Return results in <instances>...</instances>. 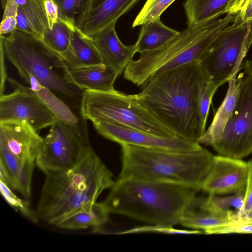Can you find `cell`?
I'll return each instance as SVG.
<instances>
[{
    "instance_id": "obj_1",
    "label": "cell",
    "mask_w": 252,
    "mask_h": 252,
    "mask_svg": "<svg viewBox=\"0 0 252 252\" xmlns=\"http://www.w3.org/2000/svg\"><path fill=\"white\" fill-rule=\"evenodd\" d=\"M208 78L199 62L150 77L136 95L163 125L180 138L197 142L206 130L198 110L200 84Z\"/></svg>"
},
{
    "instance_id": "obj_2",
    "label": "cell",
    "mask_w": 252,
    "mask_h": 252,
    "mask_svg": "<svg viewBox=\"0 0 252 252\" xmlns=\"http://www.w3.org/2000/svg\"><path fill=\"white\" fill-rule=\"evenodd\" d=\"M45 174L36 213L39 219L56 227L95 202L102 192L111 189L115 182L92 147L71 168Z\"/></svg>"
},
{
    "instance_id": "obj_3",
    "label": "cell",
    "mask_w": 252,
    "mask_h": 252,
    "mask_svg": "<svg viewBox=\"0 0 252 252\" xmlns=\"http://www.w3.org/2000/svg\"><path fill=\"white\" fill-rule=\"evenodd\" d=\"M102 202L109 214H121L149 224H180L198 190L185 185L118 178Z\"/></svg>"
},
{
    "instance_id": "obj_4",
    "label": "cell",
    "mask_w": 252,
    "mask_h": 252,
    "mask_svg": "<svg viewBox=\"0 0 252 252\" xmlns=\"http://www.w3.org/2000/svg\"><path fill=\"white\" fill-rule=\"evenodd\" d=\"M122 168L118 178L187 186L198 191L215 155L202 147L192 151L121 145Z\"/></svg>"
},
{
    "instance_id": "obj_5",
    "label": "cell",
    "mask_w": 252,
    "mask_h": 252,
    "mask_svg": "<svg viewBox=\"0 0 252 252\" xmlns=\"http://www.w3.org/2000/svg\"><path fill=\"white\" fill-rule=\"evenodd\" d=\"M225 8L211 17L179 32L160 47L140 54L124 72L125 79L142 86L150 77L165 71L194 62L202 56L216 40L221 31L233 23L237 13L226 14Z\"/></svg>"
},
{
    "instance_id": "obj_6",
    "label": "cell",
    "mask_w": 252,
    "mask_h": 252,
    "mask_svg": "<svg viewBox=\"0 0 252 252\" xmlns=\"http://www.w3.org/2000/svg\"><path fill=\"white\" fill-rule=\"evenodd\" d=\"M5 57L20 76L30 74L80 115L83 90L64 77L61 55L39 37L16 30L7 36L0 35Z\"/></svg>"
},
{
    "instance_id": "obj_7",
    "label": "cell",
    "mask_w": 252,
    "mask_h": 252,
    "mask_svg": "<svg viewBox=\"0 0 252 252\" xmlns=\"http://www.w3.org/2000/svg\"><path fill=\"white\" fill-rule=\"evenodd\" d=\"M80 114L92 122L109 121L160 137L180 138L141 103L136 94L85 90Z\"/></svg>"
},
{
    "instance_id": "obj_8",
    "label": "cell",
    "mask_w": 252,
    "mask_h": 252,
    "mask_svg": "<svg viewBox=\"0 0 252 252\" xmlns=\"http://www.w3.org/2000/svg\"><path fill=\"white\" fill-rule=\"evenodd\" d=\"M252 21H244L237 13L234 21L223 29L199 63L210 81L219 87L239 70L249 51L247 39Z\"/></svg>"
},
{
    "instance_id": "obj_9",
    "label": "cell",
    "mask_w": 252,
    "mask_h": 252,
    "mask_svg": "<svg viewBox=\"0 0 252 252\" xmlns=\"http://www.w3.org/2000/svg\"><path fill=\"white\" fill-rule=\"evenodd\" d=\"M239 92L220 139L212 147L219 155L242 159L252 154V61L241 64Z\"/></svg>"
},
{
    "instance_id": "obj_10",
    "label": "cell",
    "mask_w": 252,
    "mask_h": 252,
    "mask_svg": "<svg viewBox=\"0 0 252 252\" xmlns=\"http://www.w3.org/2000/svg\"><path fill=\"white\" fill-rule=\"evenodd\" d=\"M91 147L88 133L57 119L43 137L35 162L44 173L65 170L74 165Z\"/></svg>"
},
{
    "instance_id": "obj_11",
    "label": "cell",
    "mask_w": 252,
    "mask_h": 252,
    "mask_svg": "<svg viewBox=\"0 0 252 252\" xmlns=\"http://www.w3.org/2000/svg\"><path fill=\"white\" fill-rule=\"evenodd\" d=\"M7 80L14 91L0 95V123L24 122L38 131L55 122V114L30 87L12 78Z\"/></svg>"
},
{
    "instance_id": "obj_12",
    "label": "cell",
    "mask_w": 252,
    "mask_h": 252,
    "mask_svg": "<svg viewBox=\"0 0 252 252\" xmlns=\"http://www.w3.org/2000/svg\"><path fill=\"white\" fill-rule=\"evenodd\" d=\"M92 123L98 134L121 146L132 145L179 151H192L202 147L196 141L160 137L112 122L96 121Z\"/></svg>"
},
{
    "instance_id": "obj_13",
    "label": "cell",
    "mask_w": 252,
    "mask_h": 252,
    "mask_svg": "<svg viewBox=\"0 0 252 252\" xmlns=\"http://www.w3.org/2000/svg\"><path fill=\"white\" fill-rule=\"evenodd\" d=\"M248 162L218 155L205 179L201 190L221 195L244 193L248 178Z\"/></svg>"
},
{
    "instance_id": "obj_14",
    "label": "cell",
    "mask_w": 252,
    "mask_h": 252,
    "mask_svg": "<svg viewBox=\"0 0 252 252\" xmlns=\"http://www.w3.org/2000/svg\"><path fill=\"white\" fill-rule=\"evenodd\" d=\"M140 0H92L89 10L78 29L92 38L128 12Z\"/></svg>"
},
{
    "instance_id": "obj_15",
    "label": "cell",
    "mask_w": 252,
    "mask_h": 252,
    "mask_svg": "<svg viewBox=\"0 0 252 252\" xmlns=\"http://www.w3.org/2000/svg\"><path fill=\"white\" fill-rule=\"evenodd\" d=\"M37 132L24 122L0 123V136L10 151L22 161L35 160L43 141Z\"/></svg>"
},
{
    "instance_id": "obj_16",
    "label": "cell",
    "mask_w": 252,
    "mask_h": 252,
    "mask_svg": "<svg viewBox=\"0 0 252 252\" xmlns=\"http://www.w3.org/2000/svg\"><path fill=\"white\" fill-rule=\"evenodd\" d=\"M115 24L103 29L93 38L103 63L113 70L119 76L133 60L137 50L135 44L127 46L119 39Z\"/></svg>"
},
{
    "instance_id": "obj_17",
    "label": "cell",
    "mask_w": 252,
    "mask_h": 252,
    "mask_svg": "<svg viewBox=\"0 0 252 252\" xmlns=\"http://www.w3.org/2000/svg\"><path fill=\"white\" fill-rule=\"evenodd\" d=\"M64 77L69 83L85 90L111 91L119 76L112 69L104 64L85 67H63Z\"/></svg>"
},
{
    "instance_id": "obj_18",
    "label": "cell",
    "mask_w": 252,
    "mask_h": 252,
    "mask_svg": "<svg viewBox=\"0 0 252 252\" xmlns=\"http://www.w3.org/2000/svg\"><path fill=\"white\" fill-rule=\"evenodd\" d=\"M61 57L63 68H76L103 64L93 39L76 28L72 29L69 46Z\"/></svg>"
},
{
    "instance_id": "obj_19",
    "label": "cell",
    "mask_w": 252,
    "mask_h": 252,
    "mask_svg": "<svg viewBox=\"0 0 252 252\" xmlns=\"http://www.w3.org/2000/svg\"><path fill=\"white\" fill-rule=\"evenodd\" d=\"M55 114L58 119L76 129L88 133L86 120L75 113L67 104L49 89L42 85L32 74L21 78Z\"/></svg>"
},
{
    "instance_id": "obj_20",
    "label": "cell",
    "mask_w": 252,
    "mask_h": 252,
    "mask_svg": "<svg viewBox=\"0 0 252 252\" xmlns=\"http://www.w3.org/2000/svg\"><path fill=\"white\" fill-rule=\"evenodd\" d=\"M238 72L234 73L229 79L225 96L208 128L197 140L200 144L212 147L221 138L237 101L240 85L237 75Z\"/></svg>"
},
{
    "instance_id": "obj_21",
    "label": "cell",
    "mask_w": 252,
    "mask_h": 252,
    "mask_svg": "<svg viewBox=\"0 0 252 252\" xmlns=\"http://www.w3.org/2000/svg\"><path fill=\"white\" fill-rule=\"evenodd\" d=\"M244 202V193L220 197L209 194L205 199H198L199 208L214 215L226 218L233 222L238 221V215L242 211Z\"/></svg>"
},
{
    "instance_id": "obj_22",
    "label": "cell",
    "mask_w": 252,
    "mask_h": 252,
    "mask_svg": "<svg viewBox=\"0 0 252 252\" xmlns=\"http://www.w3.org/2000/svg\"><path fill=\"white\" fill-rule=\"evenodd\" d=\"M179 32L165 26L160 19L142 25L135 44L137 52L141 54L156 49L175 37Z\"/></svg>"
},
{
    "instance_id": "obj_23",
    "label": "cell",
    "mask_w": 252,
    "mask_h": 252,
    "mask_svg": "<svg viewBox=\"0 0 252 252\" xmlns=\"http://www.w3.org/2000/svg\"><path fill=\"white\" fill-rule=\"evenodd\" d=\"M109 214L102 202H95L66 218L58 227L72 230L100 226L108 221Z\"/></svg>"
},
{
    "instance_id": "obj_24",
    "label": "cell",
    "mask_w": 252,
    "mask_h": 252,
    "mask_svg": "<svg viewBox=\"0 0 252 252\" xmlns=\"http://www.w3.org/2000/svg\"><path fill=\"white\" fill-rule=\"evenodd\" d=\"M191 203L185 210L180 220V224L185 227L193 230H202L204 233L209 234L217 228L235 222L228 218L214 215L200 208L199 210H196Z\"/></svg>"
},
{
    "instance_id": "obj_25",
    "label": "cell",
    "mask_w": 252,
    "mask_h": 252,
    "mask_svg": "<svg viewBox=\"0 0 252 252\" xmlns=\"http://www.w3.org/2000/svg\"><path fill=\"white\" fill-rule=\"evenodd\" d=\"M26 17L33 34L42 38L49 29L45 7V0H14Z\"/></svg>"
},
{
    "instance_id": "obj_26",
    "label": "cell",
    "mask_w": 252,
    "mask_h": 252,
    "mask_svg": "<svg viewBox=\"0 0 252 252\" xmlns=\"http://www.w3.org/2000/svg\"><path fill=\"white\" fill-rule=\"evenodd\" d=\"M229 0H186L183 3L188 27L207 20L226 5Z\"/></svg>"
},
{
    "instance_id": "obj_27",
    "label": "cell",
    "mask_w": 252,
    "mask_h": 252,
    "mask_svg": "<svg viewBox=\"0 0 252 252\" xmlns=\"http://www.w3.org/2000/svg\"><path fill=\"white\" fill-rule=\"evenodd\" d=\"M57 7L60 20L78 29L85 18L92 0H52Z\"/></svg>"
},
{
    "instance_id": "obj_28",
    "label": "cell",
    "mask_w": 252,
    "mask_h": 252,
    "mask_svg": "<svg viewBox=\"0 0 252 252\" xmlns=\"http://www.w3.org/2000/svg\"><path fill=\"white\" fill-rule=\"evenodd\" d=\"M72 28L59 20L44 33L41 39L53 50L62 55L69 46Z\"/></svg>"
},
{
    "instance_id": "obj_29",
    "label": "cell",
    "mask_w": 252,
    "mask_h": 252,
    "mask_svg": "<svg viewBox=\"0 0 252 252\" xmlns=\"http://www.w3.org/2000/svg\"><path fill=\"white\" fill-rule=\"evenodd\" d=\"M176 0H147L136 17L132 27L160 19L162 13Z\"/></svg>"
},
{
    "instance_id": "obj_30",
    "label": "cell",
    "mask_w": 252,
    "mask_h": 252,
    "mask_svg": "<svg viewBox=\"0 0 252 252\" xmlns=\"http://www.w3.org/2000/svg\"><path fill=\"white\" fill-rule=\"evenodd\" d=\"M0 162L4 166L10 180V187L16 190L22 161L8 149L0 136Z\"/></svg>"
},
{
    "instance_id": "obj_31",
    "label": "cell",
    "mask_w": 252,
    "mask_h": 252,
    "mask_svg": "<svg viewBox=\"0 0 252 252\" xmlns=\"http://www.w3.org/2000/svg\"><path fill=\"white\" fill-rule=\"evenodd\" d=\"M218 88V86L210 81L208 78L203 80L200 84L198 96V110L202 125L205 128L210 106L213 96Z\"/></svg>"
},
{
    "instance_id": "obj_32",
    "label": "cell",
    "mask_w": 252,
    "mask_h": 252,
    "mask_svg": "<svg viewBox=\"0 0 252 252\" xmlns=\"http://www.w3.org/2000/svg\"><path fill=\"white\" fill-rule=\"evenodd\" d=\"M0 191L6 202L11 206L19 209L25 216L32 221L37 222L39 219L37 214L31 210L27 201H24L17 197L11 189L3 182L0 181Z\"/></svg>"
},
{
    "instance_id": "obj_33",
    "label": "cell",
    "mask_w": 252,
    "mask_h": 252,
    "mask_svg": "<svg viewBox=\"0 0 252 252\" xmlns=\"http://www.w3.org/2000/svg\"><path fill=\"white\" fill-rule=\"evenodd\" d=\"M141 233H158L162 234H198L204 233L200 230H182L174 228L172 226L160 224H150L137 226L129 229L116 233V234H125Z\"/></svg>"
},
{
    "instance_id": "obj_34",
    "label": "cell",
    "mask_w": 252,
    "mask_h": 252,
    "mask_svg": "<svg viewBox=\"0 0 252 252\" xmlns=\"http://www.w3.org/2000/svg\"><path fill=\"white\" fill-rule=\"evenodd\" d=\"M35 161L26 160L22 161L16 190L26 198L31 195V185Z\"/></svg>"
},
{
    "instance_id": "obj_35",
    "label": "cell",
    "mask_w": 252,
    "mask_h": 252,
    "mask_svg": "<svg viewBox=\"0 0 252 252\" xmlns=\"http://www.w3.org/2000/svg\"><path fill=\"white\" fill-rule=\"evenodd\" d=\"M249 166L248 178L244 192L243 208L238 215V221H245L249 213L252 210V159L248 162Z\"/></svg>"
},
{
    "instance_id": "obj_36",
    "label": "cell",
    "mask_w": 252,
    "mask_h": 252,
    "mask_svg": "<svg viewBox=\"0 0 252 252\" xmlns=\"http://www.w3.org/2000/svg\"><path fill=\"white\" fill-rule=\"evenodd\" d=\"M230 233H252V222H235L217 228L209 234Z\"/></svg>"
},
{
    "instance_id": "obj_37",
    "label": "cell",
    "mask_w": 252,
    "mask_h": 252,
    "mask_svg": "<svg viewBox=\"0 0 252 252\" xmlns=\"http://www.w3.org/2000/svg\"><path fill=\"white\" fill-rule=\"evenodd\" d=\"M45 7L50 29L56 22L60 20L58 8L52 0H45Z\"/></svg>"
},
{
    "instance_id": "obj_38",
    "label": "cell",
    "mask_w": 252,
    "mask_h": 252,
    "mask_svg": "<svg viewBox=\"0 0 252 252\" xmlns=\"http://www.w3.org/2000/svg\"><path fill=\"white\" fill-rule=\"evenodd\" d=\"M16 30V17L2 18L0 26V35L11 33Z\"/></svg>"
},
{
    "instance_id": "obj_39",
    "label": "cell",
    "mask_w": 252,
    "mask_h": 252,
    "mask_svg": "<svg viewBox=\"0 0 252 252\" xmlns=\"http://www.w3.org/2000/svg\"><path fill=\"white\" fill-rule=\"evenodd\" d=\"M5 57L2 44L0 43V94L1 95L4 94L5 84L8 78L7 76L5 63L4 61Z\"/></svg>"
},
{
    "instance_id": "obj_40",
    "label": "cell",
    "mask_w": 252,
    "mask_h": 252,
    "mask_svg": "<svg viewBox=\"0 0 252 252\" xmlns=\"http://www.w3.org/2000/svg\"><path fill=\"white\" fill-rule=\"evenodd\" d=\"M17 9L18 5L14 0H6L2 18L11 16L16 17Z\"/></svg>"
},
{
    "instance_id": "obj_41",
    "label": "cell",
    "mask_w": 252,
    "mask_h": 252,
    "mask_svg": "<svg viewBox=\"0 0 252 252\" xmlns=\"http://www.w3.org/2000/svg\"><path fill=\"white\" fill-rule=\"evenodd\" d=\"M249 0H229L226 9L229 12H235L245 6Z\"/></svg>"
},
{
    "instance_id": "obj_42",
    "label": "cell",
    "mask_w": 252,
    "mask_h": 252,
    "mask_svg": "<svg viewBox=\"0 0 252 252\" xmlns=\"http://www.w3.org/2000/svg\"><path fill=\"white\" fill-rule=\"evenodd\" d=\"M241 19L247 23L252 21V2L247 7Z\"/></svg>"
},
{
    "instance_id": "obj_43",
    "label": "cell",
    "mask_w": 252,
    "mask_h": 252,
    "mask_svg": "<svg viewBox=\"0 0 252 252\" xmlns=\"http://www.w3.org/2000/svg\"><path fill=\"white\" fill-rule=\"evenodd\" d=\"M247 45L249 49L250 48L251 45H252V27L248 35L247 39Z\"/></svg>"
},
{
    "instance_id": "obj_44",
    "label": "cell",
    "mask_w": 252,
    "mask_h": 252,
    "mask_svg": "<svg viewBox=\"0 0 252 252\" xmlns=\"http://www.w3.org/2000/svg\"><path fill=\"white\" fill-rule=\"evenodd\" d=\"M251 219H252V210H251V211L248 214L246 220L245 221H243V222L247 221H248V220H250Z\"/></svg>"
},
{
    "instance_id": "obj_45",
    "label": "cell",
    "mask_w": 252,
    "mask_h": 252,
    "mask_svg": "<svg viewBox=\"0 0 252 252\" xmlns=\"http://www.w3.org/2000/svg\"><path fill=\"white\" fill-rule=\"evenodd\" d=\"M6 3V0H1V5L3 8H4Z\"/></svg>"
},
{
    "instance_id": "obj_46",
    "label": "cell",
    "mask_w": 252,
    "mask_h": 252,
    "mask_svg": "<svg viewBox=\"0 0 252 252\" xmlns=\"http://www.w3.org/2000/svg\"><path fill=\"white\" fill-rule=\"evenodd\" d=\"M246 222H252V219L247 221H246Z\"/></svg>"
}]
</instances>
